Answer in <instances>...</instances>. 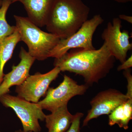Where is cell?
Listing matches in <instances>:
<instances>
[{
    "mask_svg": "<svg viewBox=\"0 0 132 132\" xmlns=\"http://www.w3.org/2000/svg\"><path fill=\"white\" fill-rule=\"evenodd\" d=\"M121 24L119 18H113L112 22L108 23L101 34V38L111 54L121 63L126 60L128 52L132 49L129 32L126 30L121 31Z\"/></svg>",
    "mask_w": 132,
    "mask_h": 132,
    "instance_id": "cell-8",
    "label": "cell"
},
{
    "mask_svg": "<svg viewBox=\"0 0 132 132\" xmlns=\"http://www.w3.org/2000/svg\"><path fill=\"white\" fill-rule=\"evenodd\" d=\"M123 75L127 80V92L126 95L128 99H132V75L130 69L125 70Z\"/></svg>",
    "mask_w": 132,
    "mask_h": 132,
    "instance_id": "cell-17",
    "label": "cell"
},
{
    "mask_svg": "<svg viewBox=\"0 0 132 132\" xmlns=\"http://www.w3.org/2000/svg\"><path fill=\"white\" fill-rule=\"evenodd\" d=\"M104 21L100 14L95 15L87 20L76 32L68 38L60 40L50 52L49 57L59 59L72 49H95L93 45V36L97 28Z\"/></svg>",
    "mask_w": 132,
    "mask_h": 132,
    "instance_id": "cell-4",
    "label": "cell"
},
{
    "mask_svg": "<svg viewBox=\"0 0 132 132\" xmlns=\"http://www.w3.org/2000/svg\"><path fill=\"white\" fill-rule=\"evenodd\" d=\"M61 72L59 68H54L48 72H37L29 75L21 85L16 86L15 93L17 97L27 101L38 103L42 97L46 94L52 81L55 80Z\"/></svg>",
    "mask_w": 132,
    "mask_h": 132,
    "instance_id": "cell-7",
    "label": "cell"
},
{
    "mask_svg": "<svg viewBox=\"0 0 132 132\" xmlns=\"http://www.w3.org/2000/svg\"><path fill=\"white\" fill-rule=\"evenodd\" d=\"M55 0H12L24 5L28 18L38 27L46 26L47 20Z\"/></svg>",
    "mask_w": 132,
    "mask_h": 132,
    "instance_id": "cell-11",
    "label": "cell"
},
{
    "mask_svg": "<svg viewBox=\"0 0 132 132\" xmlns=\"http://www.w3.org/2000/svg\"><path fill=\"white\" fill-rule=\"evenodd\" d=\"M114 1L119 3H127L131 2L132 0H113Z\"/></svg>",
    "mask_w": 132,
    "mask_h": 132,
    "instance_id": "cell-20",
    "label": "cell"
},
{
    "mask_svg": "<svg viewBox=\"0 0 132 132\" xmlns=\"http://www.w3.org/2000/svg\"><path fill=\"white\" fill-rule=\"evenodd\" d=\"M115 61L104 42L98 49H71L59 59H55L54 65L61 71L81 76L85 84L89 87L106 76L113 68Z\"/></svg>",
    "mask_w": 132,
    "mask_h": 132,
    "instance_id": "cell-1",
    "label": "cell"
},
{
    "mask_svg": "<svg viewBox=\"0 0 132 132\" xmlns=\"http://www.w3.org/2000/svg\"><path fill=\"white\" fill-rule=\"evenodd\" d=\"M132 67V56L131 55L127 59H126L124 62L118 66L117 70L120 71L122 70H126L131 68Z\"/></svg>",
    "mask_w": 132,
    "mask_h": 132,
    "instance_id": "cell-18",
    "label": "cell"
},
{
    "mask_svg": "<svg viewBox=\"0 0 132 132\" xmlns=\"http://www.w3.org/2000/svg\"><path fill=\"white\" fill-rule=\"evenodd\" d=\"M19 57L20 63L13 66L12 71L4 76L0 84V96L9 92L11 87L21 85L30 75L29 71L36 59L22 47L21 48Z\"/></svg>",
    "mask_w": 132,
    "mask_h": 132,
    "instance_id": "cell-10",
    "label": "cell"
},
{
    "mask_svg": "<svg viewBox=\"0 0 132 132\" xmlns=\"http://www.w3.org/2000/svg\"><path fill=\"white\" fill-rule=\"evenodd\" d=\"M0 102L3 106L14 111L21 121L24 132H41L39 121H44L46 114L38 103L30 102L8 93L0 96Z\"/></svg>",
    "mask_w": 132,
    "mask_h": 132,
    "instance_id": "cell-5",
    "label": "cell"
},
{
    "mask_svg": "<svg viewBox=\"0 0 132 132\" xmlns=\"http://www.w3.org/2000/svg\"><path fill=\"white\" fill-rule=\"evenodd\" d=\"M128 99L126 94L115 89L109 88L99 92L90 101L91 108L88 111L82 126H87L92 119L101 116L109 115Z\"/></svg>",
    "mask_w": 132,
    "mask_h": 132,
    "instance_id": "cell-9",
    "label": "cell"
},
{
    "mask_svg": "<svg viewBox=\"0 0 132 132\" xmlns=\"http://www.w3.org/2000/svg\"><path fill=\"white\" fill-rule=\"evenodd\" d=\"M119 18L121 20H124L130 24H132V16L125 14H120L119 15Z\"/></svg>",
    "mask_w": 132,
    "mask_h": 132,
    "instance_id": "cell-19",
    "label": "cell"
},
{
    "mask_svg": "<svg viewBox=\"0 0 132 132\" xmlns=\"http://www.w3.org/2000/svg\"><path fill=\"white\" fill-rule=\"evenodd\" d=\"M89 86L85 85H78V82L67 75L64 79L55 88L51 87L48 89L45 98L38 104L43 109L51 112L68 105L71 98L77 95H84Z\"/></svg>",
    "mask_w": 132,
    "mask_h": 132,
    "instance_id": "cell-6",
    "label": "cell"
},
{
    "mask_svg": "<svg viewBox=\"0 0 132 132\" xmlns=\"http://www.w3.org/2000/svg\"><path fill=\"white\" fill-rule=\"evenodd\" d=\"M108 125L111 126L117 125L125 130L129 128V123L132 119V99L117 107L109 114Z\"/></svg>",
    "mask_w": 132,
    "mask_h": 132,
    "instance_id": "cell-13",
    "label": "cell"
},
{
    "mask_svg": "<svg viewBox=\"0 0 132 132\" xmlns=\"http://www.w3.org/2000/svg\"><path fill=\"white\" fill-rule=\"evenodd\" d=\"M14 132H24V131H23V130H20H20H16V131H15ZM32 132L31 131H29V132Z\"/></svg>",
    "mask_w": 132,
    "mask_h": 132,
    "instance_id": "cell-21",
    "label": "cell"
},
{
    "mask_svg": "<svg viewBox=\"0 0 132 132\" xmlns=\"http://www.w3.org/2000/svg\"><path fill=\"white\" fill-rule=\"evenodd\" d=\"M68 105H64L46 115L45 121L48 132H65L73 120L74 115L70 113Z\"/></svg>",
    "mask_w": 132,
    "mask_h": 132,
    "instance_id": "cell-12",
    "label": "cell"
},
{
    "mask_svg": "<svg viewBox=\"0 0 132 132\" xmlns=\"http://www.w3.org/2000/svg\"><path fill=\"white\" fill-rule=\"evenodd\" d=\"M0 132H1V128H0Z\"/></svg>",
    "mask_w": 132,
    "mask_h": 132,
    "instance_id": "cell-23",
    "label": "cell"
},
{
    "mask_svg": "<svg viewBox=\"0 0 132 132\" xmlns=\"http://www.w3.org/2000/svg\"><path fill=\"white\" fill-rule=\"evenodd\" d=\"M20 41V36L16 28L14 32L0 43V84L5 75L3 69L5 64L12 58L15 48Z\"/></svg>",
    "mask_w": 132,
    "mask_h": 132,
    "instance_id": "cell-14",
    "label": "cell"
},
{
    "mask_svg": "<svg viewBox=\"0 0 132 132\" xmlns=\"http://www.w3.org/2000/svg\"><path fill=\"white\" fill-rule=\"evenodd\" d=\"M12 0H2V4L0 8V43L6 37L11 35L16 29V26H10L6 20V14Z\"/></svg>",
    "mask_w": 132,
    "mask_h": 132,
    "instance_id": "cell-15",
    "label": "cell"
},
{
    "mask_svg": "<svg viewBox=\"0 0 132 132\" xmlns=\"http://www.w3.org/2000/svg\"><path fill=\"white\" fill-rule=\"evenodd\" d=\"M90 12L82 0H55L46 23L47 30L61 39L68 38L87 20Z\"/></svg>",
    "mask_w": 132,
    "mask_h": 132,
    "instance_id": "cell-2",
    "label": "cell"
},
{
    "mask_svg": "<svg viewBox=\"0 0 132 132\" xmlns=\"http://www.w3.org/2000/svg\"><path fill=\"white\" fill-rule=\"evenodd\" d=\"M21 41L28 48V53L36 60L44 61L60 41V38L52 33L41 30L28 17L14 16Z\"/></svg>",
    "mask_w": 132,
    "mask_h": 132,
    "instance_id": "cell-3",
    "label": "cell"
},
{
    "mask_svg": "<svg viewBox=\"0 0 132 132\" xmlns=\"http://www.w3.org/2000/svg\"><path fill=\"white\" fill-rule=\"evenodd\" d=\"M2 4V0H0V6H1Z\"/></svg>",
    "mask_w": 132,
    "mask_h": 132,
    "instance_id": "cell-22",
    "label": "cell"
},
{
    "mask_svg": "<svg viewBox=\"0 0 132 132\" xmlns=\"http://www.w3.org/2000/svg\"><path fill=\"white\" fill-rule=\"evenodd\" d=\"M84 114L78 112L74 114L72 122L69 128L65 132H81L80 131V121Z\"/></svg>",
    "mask_w": 132,
    "mask_h": 132,
    "instance_id": "cell-16",
    "label": "cell"
}]
</instances>
